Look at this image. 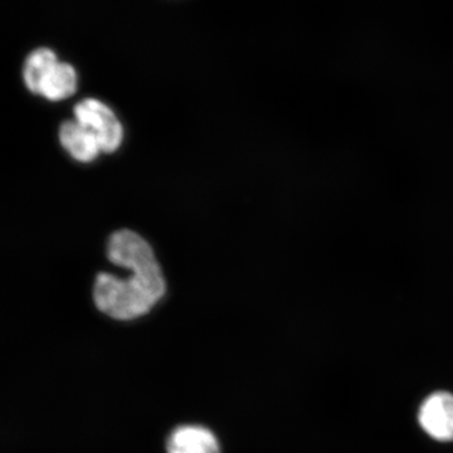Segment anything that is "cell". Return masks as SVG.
<instances>
[{
  "label": "cell",
  "mask_w": 453,
  "mask_h": 453,
  "mask_svg": "<svg viewBox=\"0 0 453 453\" xmlns=\"http://www.w3.org/2000/svg\"><path fill=\"white\" fill-rule=\"evenodd\" d=\"M113 265L129 268L127 279L100 273L94 286L97 309L115 320H134L148 314L166 290L162 267L144 238L129 229L115 232L107 243Z\"/></svg>",
  "instance_id": "6da1fadb"
},
{
  "label": "cell",
  "mask_w": 453,
  "mask_h": 453,
  "mask_svg": "<svg viewBox=\"0 0 453 453\" xmlns=\"http://www.w3.org/2000/svg\"><path fill=\"white\" fill-rule=\"evenodd\" d=\"M74 120L94 134L100 142L101 150L113 153L121 145V122L110 107L95 98H86L73 109Z\"/></svg>",
  "instance_id": "7a4b0ae2"
},
{
  "label": "cell",
  "mask_w": 453,
  "mask_h": 453,
  "mask_svg": "<svg viewBox=\"0 0 453 453\" xmlns=\"http://www.w3.org/2000/svg\"><path fill=\"white\" fill-rule=\"evenodd\" d=\"M418 423L438 442H453V393L434 392L419 405Z\"/></svg>",
  "instance_id": "3957f363"
},
{
  "label": "cell",
  "mask_w": 453,
  "mask_h": 453,
  "mask_svg": "<svg viewBox=\"0 0 453 453\" xmlns=\"http://www.w3.org/2000/svg\"><path fill=\"white\" fill-rule=\"evenodd\" d=\"M168 453H220L219 440L202 426H180L170 434Z\"/></svg>",
  "instance_id": "277c9868"
},
{
  "label": "cell",
  "mask_w": 453,
  "mask_h": 453,
  "mask_svg": "<svg viewBox=\"0 0 453 453\" xmlns=\"http://www.w3.org/2000/svg\"><path fill=\"white\" fill-rule=\"evenodd\" d=\"M59 142L77 162H92L103 151L96 136L76 120H68L61 125Z\"/></svg>",
  "instance_id": "5b68a950"
},
{
  "label": "cell",
  "mask_w": 453,
  "mask_h": 453,
  "mask_svg": "<svg viewBox=\"0 0 453 453\" xmlns=\"http://www.w3.org/2000/svg\"><path fill=\"white\" fill-rule=\"evenodd\" d=\"M58 62L52 50L42 47V49L32 50L23 65V81L28 91L40 95L44 80Z\"/></svg>",
  "instance_id": "8992f818"
},
{
  "label": "cell",
  "mask_w": 453,
  "mask_h": 453,
  "mask_svg": "<svg viewBox=\"0 0 453 453\" xmlns=\"http://www.w3.org/2000/svg\"><path fill=\"white\" fill-rule=\"evenodd\" d=\"M77 73L67 62H58L42 85L40 95L50 101H62L73 96L77 89Z\"/></svg>",
  "instance_id": "52a82bcc"
}]
</instances>
